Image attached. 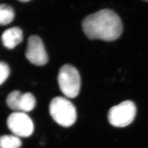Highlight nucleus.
<instances>
[{
	"label": "nucleus",
	"instance_id": "nucleus-1",
	"mask_svg": "<svg viewBox=\"0 0 148 148\" xmlns=\"http://www.w3.org/2000/svg\"><path fill=\"white\" fill-rule=\"evenodd\" d=\"M82 29L91 40L112 41L120 37L123 26L120 17L113 11L104 9L87 16L82 21Z\"/></svg>",
	"mask_w": 148,
	"mask_h": 148
},
{
	"label": "nucleus",
	"instance_id": "nucleus-2",
	"mask_svg": "<svg viewBox=\"0 0 148 148\" xmlns=\"http://www.w3.org/2000/svg\"><path fill=\"white\" fill-rule=\"evenodd\" d=\"M49 112L54 121L63 127H70L76 120L75 107L69 100L62 97H55L51 101Z\"/></svg>",
	"mask_w": 148,
	"mask_h": 148
},
{
	"label": "nucleus",
	"instance_id": "nucleus-3",
	"mask_svg": "<svg viewBox=\"0 0 148 148\" xmlns=\"http://www.w3.org/2000/svg\"><path fill=\"white\" fill-rule=\"evenodd\" d=\"M58 81L60 90L66 97L74 98L79 92L81 79L78 70L70 64H65L59 70Z\"/></svg>",
	"mask_w": 148,
	"mask_h": 148
},
{
	"label": "nucleus",
	"instance_id": "nucleus-4",
	"mask_svg": "<svg viewBox=\"0 0 148 148\" xmlns=\"http://www.w3.org/2000/svg\"><path fill=\"white\" fill-rule=\"evenodd\" d=\"M136 111V106L133 101H124L110 108L108 112V120L114 127H126L133 121Z\"/></svg>",
	"mask_w": 148,
	"mask_h": 148
},
{
	"label": "nucleus",
	"instance_id": "nucleus-5",
	"mask_svg": "<svg viewBox=\"0 0 148 148\" xmlns=\"http://www.w3.org/2000/svg\"><path fill=\"white\" fill-rule=\"evenodd\" d=\"M7 123L11 132L18 137H28L34 132L33 122L25 112L17 111L11 114Z\"/></svg>",
	"mask_w": 148,
	"mask_h": 148
},
{
	"label": "nucleus",
	"instance_id": "nucleus-6",
	"mask_svg": "<svg viewBox=\"0 0 148 148\" xmlns=\"http://www.w3.org/2000/svg\"><path fill=\"white\" fill-rule=\"evenodd\" d=\"M25 56L32 64L42 66L47 63V54L41 39L36 35H32L27 40Z\"/></svg>",
	"mask_w": 148,
	"mask_h": 148
},
{
	"label": "nucleus",
	"instance_id": "nucleus-7",
	"mask_svg": "<svg viewBox=\"0 0 148 148\" xmlns=\"http://www.w3.org/2000/svg\"><path fill=\"white\" fill-rule=\"evenodd\" d=\"M1 39L5 48L10 49H13L23 41V32L18 27H11L2 34Z\"/></svg>",
	"mask_w": 148,
	"mask_h": 148
},
{
	"label": "nucleus",
	"instance_id": "nucleus-8",
	"mask_svg": "<svg viewBox=\"0 0 148 148\" xmlns=\"http://www.w3.org/2000/svg\"><path fill=\"white\" fill-rule=\"evenodd\" d=\"M36 106V99L31 93L23 94L19 104L20 112H29L32 110Z\"/></svg>",
	"mask_w": 148,
	"mask_h": 148
},
{
	"label": "nucleus",
	"instance_id": "nucleus-9",
	"mask_svg": "<svg viewBox=\"0 0 148 148\" xmlns=\"http://www.w3.org/2000/svg\"><path fill=\"white\" fill-rule=\"evenodd\" d=\"M14 18V12L11 6L0 5V25H5L11 23Z\"/></svg>",
	"mask_w": 148,
	"mask_h": 148
},
{
	"label": "nucleus",
	"instance_id": "nucleus-10",
	"mask_svg": "<svg viewBox=\"0 0 148 148\" xmlns=\"http://www.w3.org/2000/svg\"><path fill=\"white\" fill-rule=\"evenodd\" d=\"M21 145V140L14 135L0 137V148H19Z\"/></svg>",
	"mask_w": 148,
	"mask_h": 148
},
{
	"label": "nucleus",
	"instance_id": "nucleus-11",
	"mask_svg": "<svg viewBox=\"0 0 148 148\" xmlns=\"http://www.w3.org/2000/svg\"><path fill=\"white\" fill-rule=\"evenodd\" d=\"M22 95L20 91L14 90L8 95L6 99V103L10 109L13 110L19 111Z\"/></svg>",
	"mask_w": 148,
	"mask_h": 148
},
{
	"label": "nucleus",
	"instance_id": "nucleus-12",
	"mask_svg": "<svg viewBox=\"0 0 148 148\" xmlns=\"http://www.w3.org/2000/svg\"><path fill=\"white\" fill-rule=\"evenodd\" d=\"M10 70L8 65L3 62H0V85L3 84L10 75Z\"/></svg>",
	"mask_w": 148,
	"mask_h": 148
},
{
	"label": "nucleus",
	"instance_id": "nucleus-13",
	"mask_svg": "<svg viewBox=\"0 0 148 148\" xmlns=\"http://www.w3.org/2000/svg\"><path fill=\"white\" fill-rule=\"evenodd\" d=\"M29 1H28V0H27V1H21V2H29Z\"/></svg>",
	"mask_w": 148,
	"mask_h": 148
}]
</instances>
